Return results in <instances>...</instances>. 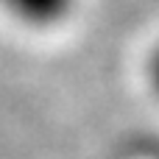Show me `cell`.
<instances>
[{"label":"cell","mask_w":159,"mask_h":159,"mask_svg":"<svg viewBox=\"0 0 159 159\" xmlns=\"http://www.w3.org/2000/svg\"><path fill=\"white\" fill-rule=\"evenodd\" d=\"M145 84L159 101V42H154V48L145 56Z\"/></svg>","instance_id":"2"},{"label":"cell","mask_w":159,"mask_h":159,"mask_svg":"<svg viewBox=\"0 0 159 159\" xmlns=\"http://www.w3.org/2000/svg\"><path fill=\"white\" fill-rule=\"evenodd\" d=\"M78 8L81 0H0V14L34 34L64 28L78 14Z\"/></svg>","instance_id":"1"}]
</instances>
